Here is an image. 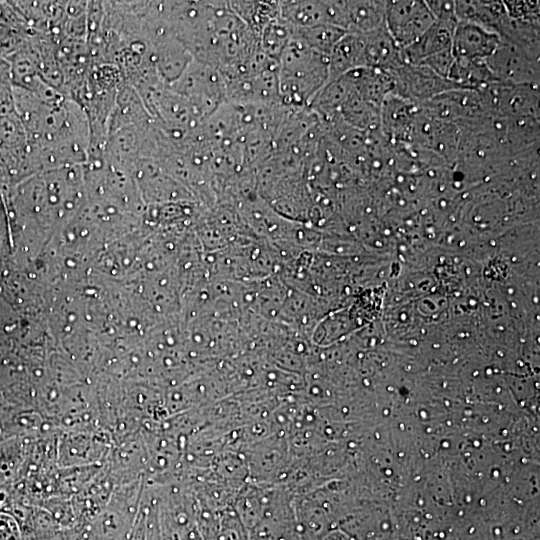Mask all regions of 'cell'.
<instances>
[{
	"instance_id": "cell-1",
	"label": "cell",
	"mask_w": 540,
	"mask_h": 540,
	"mask_svg": "<svg viewBox=\"0 0 540 540\" xmlns=\"http://www.w3.org/2000/svg\"><path fill=\"white\" fill-rule=\"evenodd\" d=\"M279 101L290 110L309 108L329 77V56L290 40L278 61Z\"/></svg>"
},
{
	"instance_id": "cell-2",
	"label": "cell",
	"mask_w": 540,
	"mask_h": 540,
	"mask_svg": "<svg viewBox=\"0 0 540 540\" xmlns=\"http://www.w3.org/2000/svg\"><path fill=\"white\" fill-rule=\"evenodd\" d=\"M168 86L186 98L204 121L226 102L225 85L220 72L194 58Z\"/></svg>"
},
{
	"instance_id": "cell-3",
	"label": "cell",
	"mask_w": 540,
	"mask_h": 540,
	"mask_svg": "<svg viewBox=\"0 0 540 540\" xmlns=\"http://www.w3.org/2000/svg\"><path fill=\"white\" fill-rule=\"evenodd\" d=\"M434 22L426 1H386L384 26L400 49L415 43Z\"/></svg>"
},
{
	"instance_id": "cell-4",
	"label": "cell",
	"mask_w": 540,
	"mask_h": 540,
	"mask_svg": "<svg viewBox=\"0 0 540 540\" xmlns=\"http://www.w3.org/2000/svg\"><path fill=\"white\" fill-rule=\"evenodd\" d=\"M485 63L498 83L536 85L539 82L538 60L511 44L502 42Z\"/></svg>"
},
{
	"instance_id": "cell-5",
	"label": "cell",
	"mask_w": 540,
	"mask_h": 540,
	"mask_svg": "<svg viewBox=\"0 0 540 540\" xmlns=\"http://www.w3.org/2000/svg\"><path fill=\"white\" fill-rule=\"evenodd\" d=\"M500 36L468 22H458L454 30L451 52L458 61L483 62L501 45Z\"/></svg>"
},
{
	"instance_id": "cell-6",
	"label": "cell",
	"mask_w": 540,
	"mask_h": 540,
	"mask_svg": "<svg viewBox=\"0 0 540 540\" xmlns=\"http://www.w3.org/2000/svg\"><path fill=\"white\" fill-rule=\"evenodd\" d=\"M364 67H367V60L363 34L346 33L329 54L327 84L349 71Z\"/></svg>"
},
{
	"instance_id": "cell-7",
	"label": "cell",
	"mask_w": 540,
	"mask_h": 540,
	"mask_svg": "<svg viewBox=\"0 0 540 540\" xmlns=\"http://www.w3.org/2000/svg\"><path fill=\"white\" fill-rule=\"evenodd\" d=\"M457 23L435 20L415 43L401 49L404 64L418 65L425 58L450 49Z\"/></svg>"
},
{
	"instance_id": "cell-8",
	"label": "cell",
	"mask_w": 540,
	"mask_h": 540,
	"mask_svg": "<svg viewBox=\"0 0 540 540\" xmlns=\"http://www.w3.org/2000/svg\"><path fill=\"white\" fill-rule=\"evenodd\" d=\"M346 33L366 34L384 27L386 1H342Z\"/></svg>"
},
{
	"instance_id": "cell-9",
	"label": "cell",
	"mask_w": 540,
	"mask_h": 540,
	"mask_svg": "<svg viewBox=\"0 0 540 540\" xmlns=\"http://www.w3.org/2000/svg\"><path fill=\"white\" fill-rule=\"evenodd\" d=\"M458 22H468L486 28L499 35L507 19L503 1H455Z\"/></svg>"
},
{
	"instance_id": "cell-10",
	"label": "cell",
	"mask_w": 540,
	"mask_h": 540,
	"mask_svg": "<svg viewBox=\"0 0 540 540\" xmlns=\"http://www.w3.org/2000/svg\"><path fill=\"white\" fill-rule=\"evenodd\" d=\"M292 37V26L279 14L260 32L258 37L260 50L270 59L278 61Z\"/></svg>"
},
{
	"instance_id": "cell-11",
	"label": "cell",
	"mask_w": 540,
	"mask_h": 540,
	"mask_svg": "<svg viewBox=\"0 0 540 540\" xmlns=\"http://www.w3.org/2000/svg\"><path fill=\"white\" fill-rule=\"evenodd\" d=\"M292 28L293 38L327 56H329L336 43L346 34L344 30L332 25Z\"/></svg>"
},
{
	"instance_id": "cell-12",
	"label": "cell",
	"mask_w": 540,
	"mask_h": 540,
	"mask_svg": "<svg viewBox=\"0 0 540 540\" xmlns=\"http://www.w3.org/2000/svg\"><path fill=\"white\" fill-rule=\"evenodd\" d=\"M217 540H250L247 528L237 513L227 512L218 518Z\"/></svg>"
},
{
	"instance_id": "cell-13",
	"label": "cell",
	"mask_w": 540,
	"mask_h": 540,
	"mask_svg": "<svg viewBox=\"0 0 540 540\" xmlns=\"http://www.w3.org/2000/svg\"><path fill=\"white\" fill-rule=\"evenodd\" d=\"M507 16L512 20L539 23V4L531 1H503Z\"/></svg>"
},
{
	"instance_id": "cell-14",
	"label": "cell",
	"mask_w": 540,
	"mask_h": 540,
	"mask_svg": "<svg viewBox=\"0 0 540 540\" xmlns=\"http://www.w3.org/2000/svg\"><path fill=\"white\" fill-rule=\"evenodd\" d=\"M454 61L455 58L450 48L425 58L418 65H423L440 77L448 79V75Z\"/></svg>"
},
{
	"instance_id": "cell-15",
	"label": "cell",
	"mask_w": 540,
	"mask_h": 540,
	"mask_svg": "<svg viewBox=\"0 0 540 540\" xmlns=\"http://www.w3.org/2000/svg\"><path fill=\"white\" fill-rule=\"evenodd\" d=\"M435 20L458 22L455 14V1H426Z\"/></svg>"
}]
</instances>
